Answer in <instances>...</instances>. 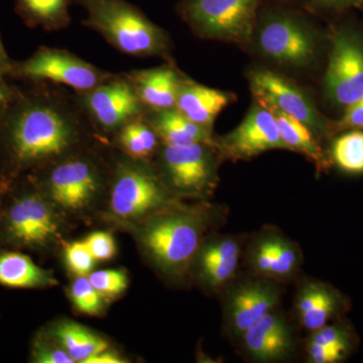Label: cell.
I'll return each instance as SVG.
<instances>
[{"mask_svg":"<svg viewBox=\"0 0 363 363\" xmlns=\"http://www.w3.org/2000/svg\"><path fill=\"white\" fill-rule=\"evenodd\" d=\"M84 107L54 93L26 104L16 112L9 128V140L16 159L25 164L66 156L78 143L87 116Z\"/></svg>","mask_w":363,"mask_h":363,"instance_id":"cell-1","label":"cell"},{"mask_svg":"<svg viewBox=\"0 0 363 363\" xmlns=\"http://www.w3.org/2000/svg\"><path fill=\"white\" fill-rule=\"evenodd\" d=\"M87 13L83 25L119 52L135 57H167L168 35L125 0H75Z\"/></svg>","mask_w":363,"mask_h":363,"instance_id":"cell-2","label":"cell"},{"mask_svg":"<svg viewBox=\"0 0 363 363\" xmlns=\"http://www.w3.org/2000/svg\"><path fill=\"white\" fill-rule=\"evenodd\" d=\"M207 212L199 209L162 210L150 217L140 231L143 247L162 271H185L201 250Z\"/></svg>","mask_w":363,"mask_h":363,"instance_id":"cell-3","label":"cell"},{"mask_svg":"<svg viewBox=\"0 0 363 363\" xmlns=\"http://www.w3.org/2000/svg\"><path fill=\"white\" fill-rule=\"evenodd\" d=\"M260 0H183L181 18L207 40L245 44L255 35Z\"/></svg>","mask_w":363,"mask_h":363,"instance_id":"cell-4","label":"cell"},{"mask_svg":"<svg viewBox=\"0 0 363 363\" xmlns=\"http://www.w3.org/2000/svg\"><path fill=\"white\" fill-rule=\"evenodd\" d=\"M169 187L143 160L117 164L111 192L112 213L123 220H138L171 204Z\"/></svg>","mask_w":363,"mask_h":363,"instance_id":"cell-5","label":"cell"},{"mask_svg":"<svg viewBox=\"0 0 363 363\" xmlns=\"http://www.w3.org/2000/svg\"><path fill=\"white\" fill-rule=\"evenodd\" d=\"M218 152L211 145L162 143L160 162L169 189L186 196L209 195L218 184Z\"/></svg>","mask_w":363,"mask_h":363,"instance_id":"cell-6","label":"cell"},{"mask_svg":"<svg viewBox=\"0 0 363 363\" xmlns=\"http://www.w3.org/2000/svg\"><path fill=\"white\" fill-rule=\"evenodd\" d=\"M324 94L344 109L363 97V37L352 28H339L332 35Z\"/></svg>","mask_w":363,"mask_h":363,"instance_id":"cell-7","label":"cell"},{"mask_svg":"<svg viewBox=\"0 0 363 363\" xmlns=\"http://www.w3.org/2000/svg\"><path fill=\"white\" fill-rule=\"evenodd\" d=\"M257 49L262 56L279 65L303 68L316 58V35L295 16L274 13L255 28Z\"/></svg>","mask_w":363,"mask_h":363,"instance_id":"cell-8","label":"cell"},{"mask_svg":"<svg viewBox=\"0 0 363 363\" xmlns=\"http://www.w3.org/2000/svg\"><path fill=\"white\" fill-rule=\"evenodd\" d=\"M250 90L255 101L274 107L307 126L315 138L330 133L329 124L305 91L289 79L267 69H255L248 74Z\"/></svg>","mask_w":363,"mask_h":363,"instance_id":"cell-9","label":"cell"},{"mask_svg":"<svg viewBox=\"0 0 363 363\" xmlns=\"http://www.w3.org/2000/svg\"><path fill=\"white\" fill-rule=\"evenodd\" d=\"M18 73L35 80L68 86L80 94L114 77L65 50L52 48H40L32 58L18 67Z\"/></svg>","mask_w":363,"mask_h":363,"instance_id":"cell-10","label":"cell"},{"mask_svg":"<svg viewBox=\"0 0 363 363\" xmlns=\"http://www.w3.org/2000/svg\"><path fill=\"white\" fill-rule=\"evenodd\" d=\"M272 150H288L279 135L272 112L255 101L242 123L227 135L216 138L219 156L245 161Z\"/></svg>","mask_w":363,"mask_h":363,"instance_id":"cell-11","label":"cell"},{"mask_svg":"<svg viewBox=\"0 0 363 363\" xmlns=\"http://www.w3.org/2000/svg\"><path fill=\"white\" fill-rule=\"evenodd\" d=\"M79 99L90 118L105 130H119L145 113V106L128 77L114 76L80 94Z\"/></svg>","mask_w":363,"mask_h":363,"instance_id":"cell-12","label":"cell"},{"mask_svg":"<svg viewBox=\"0 0 363 363\" xmlns=\"http://www.w3.org/2000/svg\"><path fill=\"white\" fill-rule=\"evenodd\" d=\"M48 187L54 202L75 211L92 201L99 189V175L88 160L67 159L52 169Z\"/></svg>","mask_w":363,"mask_h":363,"instance_id":"cell-13","label":"cell"},{"mask_svg":"<svg viewBox=\"0 0 363 363\" xmlns=\"http://www.w3.org/2000/svg\"><path fill=\"white\" fill-rule=\"evenodd\" d=\"M279 292L271 281L255 279L236 286L226 302V320L230 330L242 335L279 304Z\"/></svg>","mask_w":363,"mask_h":363,"instance_id":"cell-14","label":"cell"},{"mask_svg":"<svg viewBox=\"0 0 363 363\" xmlns=\"http://www.w3.org/2000/svg\"><path fill=\"white\" fill-rule=\"evenodd\" d=\"M11 234L26 245H45L58 234V222L52 208L39 196L30 195L16 201L9 214Z\"/></svg>","mask_w":363,"mask_h":363,"instance_id":"cell-15","label":"cell"},{"mask_svg":"<svg viewBox=\"0 0 363 363\" xmlns=\"http://www.w3.org/2000/svg\"><path fill=\"white\" fill-rule=\"evenodd\" d=\"M248 354L262 362L283 359L290 353L292 335L283 317L269 313L242 334Z\"/></svg>","mask_w":363,"mask_h":363,"instance_id":"cell-16","label":"cell"},{"mask_svg":"<svg viewBox=\"0 0 363 363\" xmlns=\"http://www.w3.org/2000/svg\"><path fill=\"white\" fill-rule=\"evenodd\" d=\"M145 108L162 111L175 108L183 75L171 65L135 71L126 76Z\"/></svg>","mask_w":363,"mask_h":363,"instance_id":"cell-17","label":"cell"},{"mask_svg":"<svg viewBox=\"0 0 363 363\" xmlns=\"http://www.w3.org/2000/svg\"><path fill=\"white\" fill-rule=\"evenodd\" d=\"M230 92L213 89L184 78L177 97L176 108L195 123L212 130L215 119L233 104Z\"/></svg>","mask_w":363,"mask_h":363,"instance_id":"cell-18","label":"cell"},{"mask_svg":"<svg viewBox=\"0 0 363 363\" xmlns=\"http://www.w3.org/2000/svg\"><path fill=\"white\" fill-rule=\"evenodd\" d=\"M143 116L164 145L205 143L216 150V138L212 136V130L195 123L181 113L176 107L162 111H149Z\"/></svg>","mask_w":363,"mask_h":363,"instance_id":"cell-19","label":"cell"},{"mask_svg":"<svg viewBox=\"0 0 363 363\" xmlns=\"http://www.w3.org/2000/svg\"><path fill=\"white\" fill-rule=\"evenodd\" d=\"M199 255L203 281L211 288H218L235 276L240 264V245L235 238L223 236L205 245Z\"/></svg>","mask_w":363,"mask_h":363,"instance_id":"cell-20","label":"cell"},{"mask_svg":"<svg viewBox=\"0 0 363 363\" xmlns=\"http://www.w3.org/2000/svg\"><path fill=\"white\" fill-rule=\"evenodd\" d=\"M0 285L9 288H48L58 285L54 274L20 252L0 255Z\"/></svg>","mask_w":363,"mask_h":363,"instance_id":"cell-21","label":"cell"},{"mask_svg":"<svg viewBox=\"0 0 363 363\" xmlns=\"http://www.w3.org/2000/svg\"><path fill=\"white\" fill-rule=\"evenodd\" d=\"M267 107L276 118L279 135L285 143L286 149L300 152L303 156L308 157L316 166L318 172H322L328 168L330 162L322 147H320L317 138L307 126L274 107Z\"/></svg>","mask_w":363,"mask_h":363,"instance_id":"cell-22","label":"cell"},{"mask_svg":"<svg viewBox=\"0 0 363 363\" xmlns=\"http://www.w3.org/2000/svg\"><path fill=\"white\" fill-rule=\"evenodd\" d=\"M52 335L75 362L87 363L98 353L108 350L104 338L74 322H61L55 327Z\"/></svg>","mask_w":363,"mask_h":363,"instance_id":"cell-23","label":"cell"},{"mask_svg":"<svg viewBox=\"0 0 363 363\" xmlns=\"http://www.w3.org/2000/svg\"><path fill=\"white\" fill-rule=\"evenodd\" d=\"M117 140L128 157L145 160L157 150L159 136L142 116L121 126Z\"/></svg>","mask_w":363,"mask_h":363,"instance_id":"cell-24","label":"cell"},{"mask_svg":"<svg viewBox=\"0 0 363 363\" xmlns=\"http://www.w3.org/2000/svg\"><path fill=\"white\" fill-rule=\"evenodd\" d=\"M71 0H20L21 9L35 25L45 30H58L70 23Z\"/></svg>","mask_w":363,"mask_h":363,"instance_id":"cell-25","label":"cell"},{"mask_svg":"<svg viewBox=\"0 0 363 363\" xmlns=\"http://www.w3.org/2000/svg\"><path fill=\"white\" fill-rule=\"evenodd\" d=\"M331 157L341 171L363 173V131L347 130L338 136L331 147Z\"/></svg>","mask_w":363,"mask_h":363,"instance_id":"cell-26","label":"cell"},{"mask_svg":"<svg viewBox=\"0 0 363 363\" xmlns=\"http://www.w3.org/2000/svg\"><path fill=\"white\" fill-rule=\"evenodd\" d=\"M269 238L272 262L269 278H290L300 266L301 253L298 247L292 241L279 234L269 233Z\"/></svg>","mask_w":363,"mask_h":363,"instance_id":"cell-27","label":"cell"},{"mask_svg":"<svg viewBox=\"0 0 363 363\" xmlns=\"http://www.w3.org/2000/svg\"><path fill=\"white\" fill-rule=\"evenodd\" d=\"M344 301L337 291L331 289L330 292L309 311L300 315V321L307 330L315 331L328 324L331 319L342 311Z\"/></svg>","mask_w":363,"mask_h":363,"instance_id":"cell-28","label":"cell"},{"mask_svg":"<svg viewBox=\"0 0 363 363\" xmlns=\"http://www.w3.org/2000/svg\"><path fill=\"white\" fill-rule=\"evenodd\" d=\"M71 298L79 311L87 315L101 312L104 298L90 283L88 277H78L71 286Z\"/></svg>","mask_w":363,"mask_h":363,"instance_id":"cell-29","label":"cell"},{"mask_svg":"<svg viewBox=\"0 0 363 363\" xmlns=\"http://www.w3.org/2000/svg\"><path fill=\"white\" fill-rule=\"evenodd\" d=\"M90 283L104 298L121 295L128 285V274L121 269H101L88 274Z\"/></svg>","mask_w":363,"mask_h":363,"instance_id":"cell-30","label":"cell"},{"mask_svg":"<svg viewBox=\"0 0 363 363\" xmlns=\"http://www.w3.org/2000/svg\"><path fill=\"white\" fill-rule=\"evenodd\" d=\"M310 343L339 348L350 353L353 345V335L350 327L343 324L325 325L313 331Z\"/></svg>","mask_w":363,"mask_h":363,"instance_id":"cell-31","label":"cell"},{"mask_svg":"<svg viewBox=\"0 0 363 363\" xmlns=\"http://www.w3.org/2000/svg\"><path fill=\"white\" fill-rule=\"evenodd\" d=\"M64 255L67 267L77 277H87L96 262L84 240L67 243Z\"/></svg>","mask_w":363,"mask_h":363,"instance_id":"cell-32","label":"cell"},{"mask_svg":"<svg viewBox=\"0 0 363 363\" xmlns=\"http://www.w3.org/2000/svg\"><path fill=\"white\" fill-rule=\"evenodd\" d=\"M84 241L96 262H107L116 255V241L109 233L97 231L91 233Z\"/></svg>","mask_w":363,"mask_h":363,"instance_id":"cell-33","label":"cell"},{"mask_svg":"<svg viewBox=\"0 0 363 363\" xmlns=\"http://www.w3.org/2000/svg\"><path fill=\"white\" fill-rule=\"evenodd\" d=\"M33 362L39 363H74L68 352L61 345L39 343L35 345L33 354Z\"/></svg>","mask_w":363,"mask_h":363,"instance_id":"cell-34","label":"cell"},{"mask_svg":"<svg viewBox=\"0 0 363 363\" xmlns=\"http://www.w3.org/2000/svg\"><path fill=\"white\" fill-rule=\"evenodd\" d=\"M336 131L363 130V97L344 109L342 118L334 124Z\"/></svg>","mask_w":363,"mask_h":363,"instance_id":"cell-35","label":"cell"},{"mask_svg":"<svg viewBox=\"0 0 363 363\" xmlns=\"http://www.w3.org/2000/svg\"><path fill=\"white\" fill-rule=\"evenodd\" d=\"M309 360L313 363H337L347 357L348 352L335 347L310 343L308 346Z\"/></svg>","mask_w":363,"mask_h":363,"instance_id":"cell-36","label":"cell"},{"mask_svg":"<svg viewBox=\"0 0 363 363\" xmlns=\"http://www.w3.org/2000/svg\"><path fill=\"white\" fill-rule=\"evenodd\" d=\"M313 4L318 6L329 9H350V7L362 6L363 0H312Z\"/></svg>","mask_w":363,"mask_h":363,"instance_id":"cell-37","label":"cell"},{"mask_svg":"<svg viewBox=\"0 0 363 363\" xmlns=\"http://www.w3.org/2000/svg\"><path fill=\"white\" fill-rule=\"evenodd\" d=\"M124 362L123 358L119 357L114 351L109 350L102 351L93 357L87 363H121Z\"/></svg>","mask_w":363,"mask_h":363,"instance_id":"cell-38","label":"cell"},{"mask_svg":"<svg viewBox=\"0 0 363 363\" xmlns=\"http://www.w3.org/2000/svg\"><path fill=\"white\" fill-rule=\"evenodd\" d=\"M7 100V94L6 92V90L2 89L0 90V106H1L2 104H6Z\"/></svg>","mask_w":363,"mask_h":363,"instance_id":"cell-39","label":"cell"},{"mask_svg":"<svg viewBox=\"0 0 363 363\" xmlns=\"http://www.w3.org/2000/svg\"><path fill=\"white\" fill-rule=\"evenodd\" d=\"M6 57H4V48H2L1 40H0V64L4 63Z\"/></svg>","mask_w":363,"mask_h":363,"instance_id":"cell-40","label":"cell"},{"mask_svg":"<svg viewBox=\"0 0 363 363\" xmlns=\"http://www.w3.org/2000/svg\"><path fill=\"white\" fill-rule=\"evenodd\" d=\"M4 89V87H2L1 84H0V90Z\"/></svg>","mask_w":363,"mask_h":363,"instance_id":"cell-41","label":"cell"},{"mask_svg":"<svg viewBox=\"0 0 363 363\" xmlns=\"http://www.w3.org/2000/svg\"><path fill=\"white\" fill-rule=\"evenodd\" d=\"M362 6H363V4H362Z\"/></svg>","mask_w":363,"mask_h":363,"instance_id":"cell-42","label":"cell"}]
</instances>
